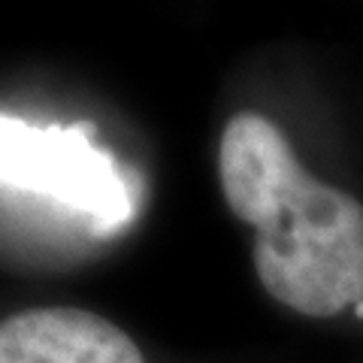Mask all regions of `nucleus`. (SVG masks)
Masks as SVG:
<instances>
[{
    "instance_id": "obj_1",
    "label": "nucleus",
    "mask_w": 363,
    "mask_h": 363,
    "mask_svg": "<svg viewBox=\"0 0 363 363\" xmlns=\"http://www.w3.org/2000/svg\"><path fill=\"white\" fill-rule=\"evenodd\" d=\"M218 179L230 212L255 227V269L272 300L309 318L363 303V206L306 173L269 118L227 121Z\"/></svg>"
},
{
    "instance_id": "obj_2",
    "label": "nucleus",
    "mask_w": 363,
    "mask_h": 363,
    "mask_svg": "<svg viewBox=\"0 0 363 363\" xmlns=\"http://www.w3.org/2000/svg\"><path fill=\"white\" fill-rule=\"evenodd\" d=\"M0 182L61 200L104 227H118L133 215L124 176L112 155L91 143L82 124L33 128L0 116Z\"/></svg>"
},
{
    "instance_id": "obj_3",
    "label": "nucleus",
    "mask_w": 363,
    "mask_h": 363,
    "mask_svg": "<svg viewBox=\"0 0 363 363\" xmlns=\"http://www.w3.org/2000/svg\"><path fill=\"white\" fill-rule=\"evenodd\" d=\"M0 363H145L143 351L94 312L40 306L0 321Z\"/></svg>"
}]
</instances>
